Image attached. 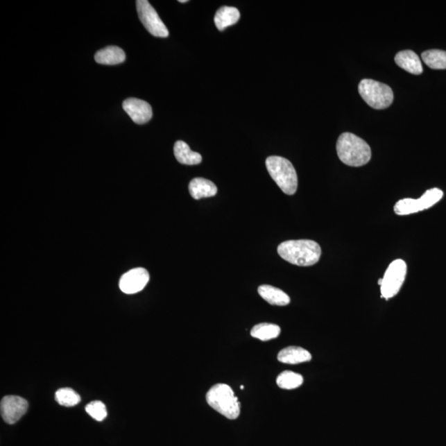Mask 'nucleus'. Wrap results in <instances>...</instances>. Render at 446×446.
<instances>
[{
	"mask_svg": "<svg viewBox=\"0 0 446 446\" xmlns=\"http://www.w3.org/2000/svg\"><path fill=\"white\" fill-rule=\"evenodd\" d=\"M278 254L284 261L298 266H311L319 261L321 246L311 240H292L278 246Z\"/></svg>",
	"mask_w": 446,
	"mask_h": 446,
	"instance_id": "1",
	"label": "nucleus"
},
{
	"mask_svg": "<svg viewBox=\"0 0 446 446\" xmlns=\"http://www.w3.org/2000/svg\"><path fill=\"white\" fill-rule=\"evenodd\" d=\"M336 151L341 161L349 166H365L371 160L370 146L353 133L341 134L336 143Z\"/></svg>",
	"mask_w": 446,
	"mask_h": 446,
	"instance_id": "2",
	"label": "nucleus"
},
{
	"mask_svg": "<svg viewBox=\"0 0 446 446\" xmlns=\"http://www.w3.org/2000/svg\"><path fill=\"white\" fill-rule=\"evenodd\" d=\"M206 400L212 409L224 415L225 418L235 420L239 417L240 402L232 388L228 384L214 385L207 393Z\"/></svg>",
	"mask_w": 446,
	"mask_h": 446,
	"instance_id": "3",
	"label": "nucleus"
},
{
	"mask_svg": "<svg viewBox=\"0 0 446 446\" xmlns=\"http://www.w3.org/2000/svg\"><path fill=\"white\" fill-rule=\"evenodd\" d=\"M266 164L268 174L284 194L293 196L296 193L297 172L289 160L274 155L268 157Z\"/></svg>",
	"mask_w": 446,
	"mask_h": 446,
	"instance_id": "4",
	"label": "nucleus"
},
{
	"mask_svg": "<svg viewBox=\"0 0 446 446\" xmlns=\"http://www.w3.org/2000/svg\"><path fill=\"white\" fill-rule=\"evenodd\" d=\"M359 93L368 105L375 110H385L392 105L393 92L388 85L370 79H365L359 84Z\"/></svg>",
	"mask_w": 446,
	"mask_h": 446,
	"instance_id": "5",
	"label": "nucleus"
},
{
	"mask_svg": "<svg viewBox=\"0 0 446 446\" xmlns=\"http://www.w3.org/2000/svg\"><path fill=\"white\" fill-rule=\"evenodd\" d=\"M444 193L440 189H428L418 199L404 198L396 203L394 212L400 216L410 215L430 209L443 198Z\"/></svg>",
	"mask_w": 446,
	"mask_h": 446,
	"instance_id": "6",
	"label": "nucleus"
},
{
	"mask_svg": "<svg viewBox=\"0 0 446 446\" xmlns=\"http://www.w3.org/2000/svg\"><path fill=\"white\" fill-rule=\"evenodd\" d=\"M406 271L408 267L402 259H396L388 266L380 285L382 298L388 300L397 295L404 283Z\"/></svg>",
	"mask_w": 446,
	"mask_h": 446,
	"instance_id": "7",
	"label": "nucleus"
},
{
	"mask_svg": "<svg viewBox=\"0 0 446 446\" xmlns=\"http://www.w3.org/2000/svg\"><path fill=\"white\" fill-rule=\"evenodd\" d=\"M137 14L141 24L151 35L157 37H167L169 31L166 26L160 18L157 12L146 0H137Z\"/></svg>",
	"mask_w": 446,
	"mask_h": 446,
	"instance_id": "8",
	"label": "nucleus"
},
{
	"mask_svg": "<svg viewBox=\"0 0 446 446\" xmlns=\"http://www.w3.org/2000/svg\"><path fill=\"white\" fill-rule=\"evenodd\" d=\"M28 402L19 396H6L3 397L0 404V411L3 421L8 424H15L27 413Z\"/></svg>",
	"mask_w": 446,
	"mask_h": 446,
	"instance_id": "9",
	"label": "nucleus"
},
{
	"mask_svg": "<svg viewBox=\"0 0 446 446\" xmlns=\"http://www.w3.org/2000/svg\"><path fill=\"white\" fill-rule=\"evenodd\" d=\"M149 280V273L146 268H132L121 277L119 288L124 293H137L146 287Z\"/></svg>",
	"mask_w": 446,
	"mask_h": 446,
	"instance_id": "10",
	"label": "nucleus"
},
{
	"mask_svg": "<svg viewBox=\"0 0 446 446\" xmlns=\"http://www.w3.org/2000/svg\"><path fill=\"white\" fill-rule=\"evenodd\" d=\"M123 110L134 123L144 124L153 118V108L148 103L135 98H129L123 103Z\"/></svg>",
	"mask_w": 446,
	"mask_h": 446,
	"instance_id": "11",
	"label": "nucleus"
},
{
	"mask_svg": "<svg viewBox=\"0 0 446 446\" xmlns=\"http://www.w3.org/2000/svg\"><path fill=\"white\" fill-rule=\"evenodd\" d=\"M394 60L398 67L413 75H421L423 72L421 59L413 51H400Z\"/></svg>",
	"mask_w": 446,
	"mask_h": 446,
	"instance_id": "12",
	"label": "nucleus"
},
{
	"mask_svg": "<svg viewBox=\"0 0 446 446\" xmlns=\"http://www.w3.org/2000/svg\"><path fill=\"white\" fill-rule=\"evenodd\" d=\"M189 190L192 198L196 200L203 198L214 197L218 193V188L213 182L203 178L192 180L189 183Z\"/></svg>",
	"mask_w": 446,
	"mask_h": 446,
	"instance_id": "13",
	"label": "nucleus"
},
{
	"mask_svg": "<svg viewBox=\"0 0 446 446\" xmlns=\"http://www.w3.org/2000/svg\"><path fill=\"white\" fill-rule=\"evenodd\" d=\"M258 293L264 300L275 306H286L290 304V298L283 290L273 287L271 285L259 286Z\"/></svg>",
	"mask_w": 446,
	"mask_h": 446,
	"instance_id": "14",
	"label": "nucleus"
},
{
	"mask_svg": "<svg viewBox=\"0 0 446 446\" xmlns=\"http://www.w3.org/2000/svg\"><path fill=\"white\" fill-rule=\"evenodd\" d=\"M311 359V354L307 350L298 346H289L280 350L278 354V361L289 365H297V363L310 361Z\"/></svg>",
	"mask_w": 446,
	"mask_h": 446,
	"instance_id": "15",
	"label": "nucleus"
},
{
	"mask_svg": "<svg viewBox=\"0 0 446 446\" xmlns=\"http://www.w3.org/2000/svg\"><path fill=\"white\" fill-rule=\"evenodd\" d=\"M96 62L101 65H118L123 63L126 60V55L123 49L116 46H107L99 50L94 55Z\"/></svg>",
	"mask_w": 446,
	"mask_h": 446,
	"instance_id": "16",
	"label": "nucleus"
},
{
	"mask_svg": "<svg viewBox=\"0 0 446 446\" xmlns=\"http://www.w3.org/2000/svg\"><path fill=\"white\" fill-rule=\"evenodd\" d=\"M240 12L234 7L224 6L216 12L214 22L216 27L219 31H223L225 28L236 24L240 19Z\"/></svg>",
	"mask_w": 446,
	"mask_h": 446,
	"instance_id": "17",
	"label": "nucleus"
},
{
	"mask_svg": "<svg viewBox=\"0 0 446 446\" xmlns=\"http://www.w3.org/2000/svg\"><path fill=\"white\" fill-rule=\"evenodd\" d=\"M174 153L177 161L180 164L194 166V164H198L202 162V155L192 151L187 143L183 141L175 142Z\"/></svg>",
	"mask_w": 446,
	"mask_h": 446,
	"instance_id": "18",
	"label": "nucleus"
},
{
	"mask_svg": "<svg viewBox=\"0 0 446 446\" xmlns=\"http://www.w3.org/2000/svg\"><path fill=\"white\" fill-rule=\"evenodd\" d=\"M281 329L278 325L272 323H259L251 329L250 335L262 341L277 338L280 334Z\"/></svg>",
	"mask_w": 446,
	"mask_h": 446,
	"instance_id": "19",
	"label": "nucleus"
},
{
	"mask_svg": "<svg viewBox=\"0 0 446 446\" xmlns=\"http://www.w3.org/2000/svg\"><path fill=\"white\" fill-rule=\"evenodd\" d=\"M424 63L433 70L446 69V51L441 50H428L422 54Z\"/></svg>",
	"mask_w": 446,
	"mask_h": 446,
	"instance_id": "20",
	"label": "nucleus"
},
{
	"mask_svg": "<svg viewBox=\"0 0 446 446\" xmlns=\"http://www.w3.org/2000/svg\"><path fill=\"white\" fill-rule=\"evenodd\" d=\"M276 382L280 388L290 391V389L300 388L304 384V378L301 375L294 372L284 371L278 376Z\"/></svg>",
	"mask_w": 446,
	"mask_h": 446,
	"instance_id": "21",
	"label": "nucleus"
},
{
	"mask_svg": "<svg viewBox=\"0 0 446 446\" xmlns=\"http://www.w3.org/2000/svg\"><path fill=\"white\" fill-rule=\"evenodd\" d=\"M55 400L60 405L70 408L79 404L81 398L72 388H64L55 393Z\"/></svg>",
	"mask_w": 446,
	"mask_h": 446,
	"instance_id": "22",
	"label": "nucleus"
},
{
	"mask_svg": "<svg viewBox=\"0 0 446 446\" xmlns=\"http://www.w3.org/2000/svg\"><path fill=\"white\" fill-rule=\"evenodd\" d=\"M85 411L91 418L96 420L98 422H102L107 417V409L103 402L101 401L91 402L86 406Z\"/></svg>",
	"mask_w": 446,
	"mask_h": 446,
	"instance_id": "23",
	"label": "nucleus"
},
{
	"mask_svg": "<svg viewBox=\"0 0 446 446\" xmlns=\"http://www.w3.org/2000/svg\"><path fill=\"white\" fill-rule=\"evenodd\" d=\"M180 3H187V0H180Z\"/></svg>",
	"mask_w": 446,
	"mask_h": 446,
	"instance_id": "24",
	"label": "nucleus"
},
{
	"mask_svg": "<svg viewBox=\"0 0 446 446\" xmlns=\"http://www.w3.org/2000/svg\"><path fill=\"white\" fill-rule=\"evenodd\" d=\"M379 285L382 284V279L379 280Z\"/></svg>",
	"mask_w": 446,
	"mask_h": 446,
	"instance_id": "25",
	"label": "nucleus"
}]
</instances>
